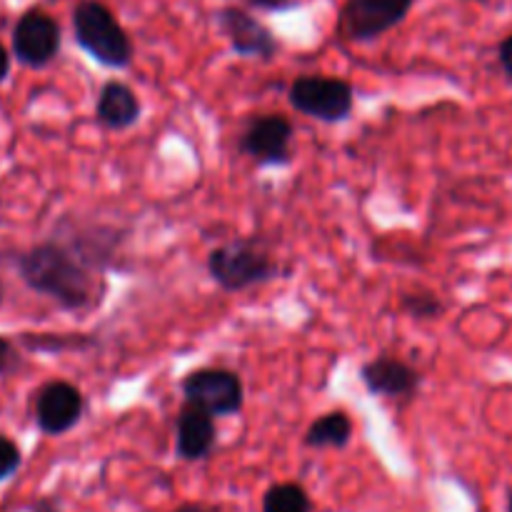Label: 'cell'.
<instances>
[{
  "mask_svg": "<svg viewBox=\"0 0 512 512\" xmlns=\"http://www.w3.org/2000/svg\"><path fill=\"white\" fill-rule=\"evenodd\" d=\"M215 443H218V430L213 415L185 403L175 420V450L180 458L188 463L205 460L215 450Z\"/></svg>",
  "mask_w": 512,
  "mask_h": 512,
  "instance_id": "7c38bea8",
  "label": "cell"
},
{
  "mask_svg": "<svg viewBox=\"0 0 512 512\" xmlns=\"http://www.w3.org/2000/svg\"><path fill=\"white\" fill-rule=\"evenodd\" d=\"M85 400L73 383L53 380L43 385L35 398V423L45 435H65L80 423Z\"/></svg>",
  "mask_w": 512,
  "mask_h": 512,
  "instance_id": "9c48e42d",
  "label": "cell"
},
{
  "mask_svg": "<svg viewBox=\"0 0 512 512\" xmlns=\"http://www.w3.org/2000/svg\"><path fill=\"white\" fill-rule=\"evenodd\" d=\"M95 260L75 245L58 240L33 245L15 255L20 280L38 295L55 300L63 310H83L95 303Z\"/></svg>",
  "mask_w": 512,
  "mask_h": 512,
  "instance_id": "6da1fadb",
  "label": "cell"
},
{
  "mask_svg": "<svg viewBox=\"0 0 512 512\" xmlns=\"http://www.w3.org/2000/svg\"><path fill=\"white\" fill-rule=\"evenodd\" d=\"M263 512H313V503L303 485L278 483L265 493Z\"/></svg>",
  "mask_w": 512,
  "mask_h": 512,
  "instance_id": "9a60e30c",
  "label": "cell"
},
{
  "mask_svg": "<svg viewBox=\"0 0 512 512\" xmlns=\"http://www.w3.org/2000/svg\"><path fill=\"white\" fill-rule=\"evenodd\" d=\"M218 25L238 55L270 60L278 53V40H275V35L260 20L245 13V10L223 8L218 13Z\"/></svg>",
  "mask_w": 512,
  "mask_h": 512,
  "instance_id": "8fae6325",
  "label": "cell"
},
{
  "mask_svg": "<svg viewBox=\"0 0 512 512\" xmlns=\"http://www.w3.org/2000/svg\"><path fill=\"white\" fill-rule=\"evenodd\" d=\"M403 310L410 315V318H418V320H430V318H438L443 313V303H440L438 295L433 293H408L403 295Z\"/></svg>",
  "mask_w": 512,
  "mask_h": 512,
  "instance_id": "2e32d148",
  "label": "cell"
},
{
  "mask_svg": "<svg viewBox=\"0 0 512 512\" xmlns=\"http://www.w3.org/2000/svg\"><path fill=\"white\" fill-rule=\"evenodd\" d=\"M353 438V423H350L348 413L343 410H333L325 413L323 418L315 420L305 433V445L308 448H345Z\"/></svg>",
  "mask_w": 512,
  "mask_h": 512,
  "instance_id": "5bb4252c",
  "label": "cell"
},
{
  "mask_svg": "<svg viewBox=\"0 0 512 512\" xmlns=\"http://www.w3.org/2000/svg\"><path fill=\"white\" fill-rule=\"evenodd\" d=\"M415 0H348L340 30L348 40H375L405 20Z\"/></svg>",
  "mask_w": 512,
  "mask_h": 512,
  "instance_id": "52a82bcc",
  "label": "cell"
},
{
  "mask_svg": "<svg viewBox=\"0 0 512 512\" xmlns=\"http://www.w3.org/2000/svg\"><path fill=\"white\" fill-rule=\"evenodd\" d=\"M175 512H215V510L205 508V505H183V508H178Z\"/></svg>",
  "mask_w": 512,
  "mask_h": 512,
  "instance_id": "cb8c5ba5",
  "label": "cell"
},
{
  "mask_svg": "<svg viewBox=\"0 0 512 512\" xmlns=\"http://www.w3.org/2000/svg\"><path fill=\"white\" fill-rule=\"evenodd\" d=\"M60 28L43 10H28L13 28V53L28 68H43L58 55Z\"/></svg>",
  "mask_w": 512,
  "mask_h": 512,
  "instance_id": "ba28073f",
  "label": "cell"
},
{
  "mask_svg": "<svg viewBox=\"0 0 512 512\" xmlns=\"http://www.w3.org/2000/svg\"><path fill=\"white\" fill-rule=\"evenodd\" d=\"M20 363H23V358H20L18 348H15V343L10 338H5V335H0V378H8V375H13L15 370L20 368Z\"/></svg>",
  "mask_w": 512,
  "mask_h": 512,
  "instance_id": "d6986e66",
  "label": "cell"
},
{
  "mask_svg": "<svg viewBox=\"0 0 512 512\" xmlns=\"http://www.w3.org/2000/svg\"><path fill=\"white\" fill-rule=\"evenodd\" d=\"M30 512H60V510H58V505H55V500L43 498V500H38L33 508H30Z\"/></svg>",
  "mask_w": 512,
  "mask_h": 512,
  "instance_id": "603a6c76",
  "label": "cell"
},
{
  "mask_svg": "<svg viewBox=\"0 0 512 512\" xmlns=\"http://www.w3.org/2000/svg\"><path fill=\"white\" fill-rule=\"evenodd\" d=\"M140 100L133 90L125 83L118 80H110L100 88L98 105H95V115H98L100 123L110 130H128L133 128L140 120Z\"/></svg>",
  "mask_w": 512,
  "mask_h": 512,
  "instance_id": "4fadbf2b",
  "label": "cell"
},
{
  "mask_svg": "<svg viewBox=\"0 0 512 512\" xmlns=\"http://www.w3.org/2000/svg\"><path fill=\"white\" fill-rule=\"evenodd\" d=\"M8 73H10V55L8 50L3 48V43H0V83H5Z\"/></svg>",
  "mask_w": 512,
  "mask_h": 512,
  "instance_id": "7402d4cb",
  "label": "cell"
},
{
  "mask_svg": "<svg viewBox=\"0 0 512 512\" xmlns=\"http://www.w3.org/2000/svg\"><path fill=\"white\" fill-rule=\"evenodd\" d=\"M290 105L320 123H340L353 113L355 90L348 80L330 75H300L288 90Z\"/></svg>",
  "mask_w": 512,
  "mask_h": 512,
  "instance_id": "277c9868",
  "label": "cell"
},
{
  "mask_svg": "<svg viewBox=\"0 0 512 512\" xmlns=\"http://www.w3.org/2000/svg\"><path fill=\"white\" fill-rule=\"evenodd\" d=\"M360 380H363L368 393L375 395V398L410 400L420 388L418 370L410 368L403 360L390 358V355L368 360L360 368Z\"/></svg>",
  "mask_w": 512,
  "mask_h": 512,
  "instance_id": "30bf717a",
  "label": "cell"
},
{
  "mask_svg": "<svg viewBox=\"0 0 512 512\" xmlns=\"http://www.w3.org/2000/svg\"><path fill=\"white\" fill-rule=\"evenodd\" d=\"M248 3L263 10H285V8H293L295 0H248Z\"/></svg>",
  "mask_w": 512,
  "mask_h": 512,
  "instance_id": "ffe728a7",
  "label": "cell"
},
{
  "mask_svg": "<svg viewBox=\"0 0 512 512\" xmlns=\"http://www.w3.org/2000/svg\"><path fill=\"white\" fill-rule=\"evenodd\" d=\"M500 65H503L505 73L512 78V35L500 43Z\"/></svg>",
  "mask_w": 512,
  "mask_h": 512,
  "instance_id": "44dd1931",
  "label": "cell"
},
{
  "mask_svg": "<svg viewBox=\"0 0 512 512\" xmlns=\"http://www.w3.org/2000/svg\"><path fill=\"white\" fill-rule=\"evenodd\" d=\"M208 273L225 293H240L273 280L278 275V265L253 240H235L218 245L208 255Z\"/></svg>",
  "mask_w": 512,
  "mask_h": 512,
  "instance_id": "3957f363",
  "label": "cell"
},
{
  "mask_svg": "<svg viewBox=\"0 0 512 512\" xmlns=\"http://www.w3.org/2000/svg\"><path fill=\"white\" fill-rule=\"evenodd\" d=\"M185 403L205 410L213 418H228L243 410L245 388L240 375L223 368H200L185 375L183 380Z\"/></svg>",
  "mask_w": 512,
  "mask_h": 512,
  "instance_id": "5b68a950",
  "label": "cell"
},
{
  "mask_svg": "<svg viewBox=\"0 0 512 512\" xmlns=\"http://www.w3.org/2000/svg\"><path fill=\"white\" fill-rule=\"evenodd\" d=\"M73 33L80 48L105 68H128L133 43L108 8L98 0H80L73 10Z\"/></svg>",
  "mask_w": 512,
  "mask_h": 512,
  "instance_id": "7a4b0ae2",
  "label": "cell"
},
{
  "mask_svg": "<svg viewBox=\"0 0 512 512\" xmlns=\"http://www.w3.org/2000/svg\"><path fill=\"white\" fill-rule=\"evenodd\" d=\"M23 343L30 350H43V353H55V350H70L80 348V345H88L90 340H75V335H25Z\"/></svg>",
  "mask_w": 512,
  "mask_h": 512,
  "instance_id": "e0dca14e",
  "label": "cell"
},
{
  "mask_svg": "<svg viewBox=\"0 0 512 512\" xmlns=\"http://www.w3.org/2000/svg\"><path fill=\"white\" fill-rule=\"evenodd\" d=\"M290 140H293V123L285 115H255L245 125L240 150L250 155L260 168H280L290 165Z\"/></svg>",
  "mask_w": 512,
  "mask_h": 512,
  "instance_id": "8992f818",
  "label": "cell"
},
{
  "mask_svg": "<svg viewBox=\"0 0 512 512\" xmlns=\"http://www.w3.org/2000/svg\"><path fill=\"white\" fill-rule=\"evenodd\" d=\"M508 512H512V490H510V498H508Z\"/></svg>",
  "mask_w": 512,
  "mask_h": 512,
  "instance_id": "484cf974",
  "label": "cell"
},
{
  "mask_svg": "<svg viewBox=\"0 0 512 512\" xmlns=\"http://www.w3.org/2000/svg\"><path fill=\"white\" fill-rule=\"evenodd\" d=\"M3 298H5V288H3V280H0V305H3Z\"/></svg>",
  "mask_w": 512,
  "mask_h": 512,
  "instance_id": "d4e9b609",
  "label": "cell"
},
{
  "mask_svg": "<svg viewBox=\"0 0 512 512\" xmlns=\"http://www.w3.org/2000/svg\"><path fill=\"white\" fill-rule=\"evenodd\" d=\"M20 465H23V453H20L18 443L0 433V483L13 478L20 470Z\"/></svg>",
  "mask_w": 512,
  "mask_h": 512,
  "instance_id": "ac0fdd59",
  "label": "cell"
}]
</instances>
